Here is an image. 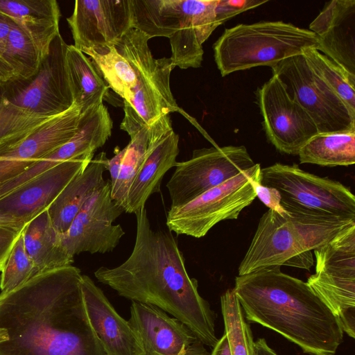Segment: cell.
<instances>
[{
    "label": "cell",
    "instance_id": "cell-1",
    "mask_svg": "<svg viewBox=\"0 0 355 355\" xmlns=\"http://www.w3.org/2000/svg\"><path fill=\"white\" fill-rule=\"evenodd\" d=\"M80 270L68 265L37 273L0 296V355H106L89 322Z\"/></svg>",
    "mask_w": 355,
    "mask_h": 355
},
{
    "label": "cell",
    "instance_id": "cell-2",
    "mask_svg": "<svg viewBox=\"0 0 355 355\" xmlns=\"http://www.w3.org/2000/svg\"><path fill=\"white\" fill-rule=\"evenodd\" d=\"M136 239L129 257L114 268L101 266L97 280L132 301L153 305L187 325L204 343L214 347L215 315L201 297L171 232L153 230L145 207L135 213Z\"/></svg>",
    "mask_w": 355,
    "mask_h": 355
},
{
    "label": "cell",
    "instance_id": "cell-3",
    "mask_svg": "<svg viewBox=\"0 0 355 355\" xmlns=\"http://www.w3.org/2000/svg\"><path fill=\"white\" fill-rule=\"evenodd\" d=\"M245 318L279 334L310 355H335L338 318L306 282L273 266L238 275L233 288Z\"/></svg>",
    "mask_w": 355,
    "mask_h": 355
},
{
    "label": "cell",
    "instance_id": "cell-4",
    "mask_svg": "<svg viewBox=\"0 0 355 355\" xmlns=\"http://www.w3.org/2000/svg\"><path fill=\"white\" fill-rule=\"evenodd\" d=\"M309 29L282 21L241 24L226 28L213 45L215 62L222 76L279 62L317 48Z\"/></svg>",
    "mask_w": 355,
    "mask_h": 355
},
{
    "label": "cell",
    "instance_id": "cell-5",
    "mask_svg": "<svg viewBox=\"0 0 355 355\" xmlns=\"http://www.w3.org/2000/svg\"><path fill=\"white\" fill-rule=\"evenodd\" d=\"M355 225V220L323 218L268 209L261 217L239 275L273 266H285L292 257L315 250Z\"/></svg>",
    "mask_w": 355,
    "mask_h": 355
},
{
    "label": "cell",
    "instance_id": "cell-6",
    "mask_svg": "<svg viewBox=\"0 0 355 355\" xmlns=\"http://www.w3.org/2000/svg\"><path fill=\"white\" fill-rule=\"evenodd\" d=\"M149 40L143 32L132 28L116 45L130 64L137 78L132 99L129 103L123 101L124 117L120 128L128 134L142 126H150L172 112L180 113L193 123L191 116L178 106L171 92L170 76L174 67L170 58H154Z\"/></svg>",
    "mask_w": 355,
    "mask_h": 355
},
{
    "label": "cell",
    "instance_id": "cell-7",
    "mask_svg": "<svg viewBox=\"0 0 355 355\" xmlns=\"http://www.w3.org/2000/svg\"><path fill=\"white\" fill-rule=\"evenodd\" d=\"M261 184L276 189L288 212L355 220V197L338 181L320 177L297 164L275 163L261 168Z\"/></svg>",
    "mask_w": 355,
    "mask_h": 355
},
{
    "label": "cell",
    "instance_id": "cell-8",
    "mask_svg": "<svg viewBox=\"0 0 355 355\" xmlns=\"http://www.w3.org/2000/svg\"><path fill=\"white\" fill-rule=\"evenodd\" d=\"M315 273L306 284L355 338V225L313 250Z\"/></svg>",
    "mask_w": 355,
    "mask_h": 355
},
{
    "label": "cell",
    "instance_id": "cell-9",
    "mask_svg": "<svg viewBox=\"0 0 355 355\" xmlns=\"http://www.w3.org/2000/svg\"><path fill=\"white\" fill-rule=\"evenodd\" d=\"M261 168L255 164L189 202L170 207L166 216L168 230L201 238L219 222L237 219L256 198L253 184L261 180Z\"/></svg>",
    "mask_w": 355,
    "mask_h": 355
},
{
    "label": "cell",
    "instance_id": "cell-10",
    "mask_svg": "<svg viewBox=\"0 0 355 355\" xmlns=\"http://www.w3.org/2000/svg\"><path fill=\"white\" fill-rule=\"evenodd\" d=\"M67 47L59 33L35 75L1 85L6 100L40 117L51 118L68 110L73 101L67 66Z\"/></svg>",
    "mask_w": 355,
    "mask_h": 355
},
{
    "label": "cell",
    "instance_id": "cell-11",
    "mask_svg": "<svg viewBox=\"0 0 355 355\" xmlns=\"http://www.w3.org/2000/svg\"><path fill=\"white\" fill-rule=\"evenodd\" d=\"M288 96L314 121L319 133L355 130V114L307 64L303 54L271 67Z\"/></svg>",
    "mask_w": 355,
    "mask_h": 355
},
{
    "label": "cell",
    "instance_id": "cell-12",
    "mask_svg": "<svg viewBox=\"0 0 355 355\" xmlns=\"http://www.w3.org/2000/svg\"><path fill=\"white\" fill-rule=\"evenodd\" d=\"M254 164L244 146L194 150L189 159L177 163L166 183L171 207L189 202Z\"/></svg>",
    "mask_w": 355,
    "mask_h": 355
},
{
    "label": "cell",
    "instance_id": "cell-13",
    "mask_svg": "<svg viewBox=\"0 0 355 355\" xmlns=\"http://www.w3.org/2000/svg\"><path fill=\"white\" fill-rule=\"evenodd\" d=\"M269 141L282 153L298 155L318 128L306 110L288 95L280 80L273 76L256 92Z\"/></svg>",
    "mask_w": 355,
    "mask_h": 355
},
{
    "label": "cell",
    "instance_id": "cell-14",
    "mask_svg": "<svg viewBox=\"0 0 355 355\" xmlns=\"http://www.w3.org/2000/svg\"><path fill=\"white\" fill-rule=\"evenodd\" d=\"M124 210L111 196V183L96 190L85 202L73 220L62 240L69 254L75 255L112 252L125 234L121 225L114 221Z\"/></svg>",
    "mask_w": 355,
    "mask_h": 355
},
{
    "label": "cell",
    "instance_id": "cell-15",
    "mask_svg": "<svg viewBox=\"0 0 355 355\" xmlns=\"http://www.w3.org/2000/svg\"><path fill=\"white\" fill-rule=\"evenodd\" d=\"M67 21L76 49L116 46L133 28L132 0H76Z\"/></svg>",
    "mask_w": 355,
    "mask_h": 355
},
{
    "label": "cell",
    "instance_id": "cell-16",
    "mask_svg": "<svg viewBox=\"0 0 355 355\" xmlns=\"http://www.w3.org/2000/svg\"><path fill=\"white\" fill-rule=\"evenodd\" d=\"M144 355H210L201 340L183 322L153 305L132 301L128 320Z\"/></svg>",
    "mask_w": 355,
    "mask_h": 355
},
{
    "label": "cell",
    "instance_id": "cell-17",
    "mask_svg": "<svg viewBox=\"0 0 355 355\" xmlns=\"http://www.w3.org/2000/svg\"><path fill=\"white\" fill-rule=\"evenodd\" d=\"M94 155L58 164L0 198V214L24 226L46 210L67 184L83 171Z\"/></svg>",
    "mask_w": 355,
    "mask_h": 355
},
{
    "label": "cell",
    "instance_id": "cell-18",
    "mask_svg": "<svg viewBox=\"0 0 355 355\" xmlns=\"http://www.w3.org/2000/svg\"><path fill=\"white\" fill-rule=\"evenodd\" d=\"M80 116V110L73 104L64 112L50 118L19 144L0 153V185L69 141L77 131Z\"/></svg>",
    "mask_w": 355,
    "mask_h": 355
},
{
    "label": "cell",
    "instance_id": "cell-19",
    "mask_svg": "<svg viewBox=\"0 0 355 355\" xmlns=\"http://www.w3.org/2000/svg\"><path fill=\"white\" fill-rule=\"evenodd\" d=\"M179 152V136L173 129L170 115L162 116L150 125L148 153L129 189L125 212L135 214L145 207L153 193L159 191L164 175L178 163Z\"/></svg>",
    "mask_w": 355,
    "mask_h": 355
},
{
    "label": "cell",
    "instance_id": "cell-20",
    "mask_svg": "<svg viewBox=\"0 0 355 355\" xmlns=\"http://www.w3.org/2000/svg\"><path fill=\"white\" fill-rule=\"evenodd\" d=\"M80 286L89 322L106 355H144L130 322L118 314L94 281L82 275Z\"/></svg>",
    "mask_w": 355,
    "mask_h": 355
},
{
    "label": "cell",
    "instance_id": "cell-21",
    "mask_svg": "<svg viewBox=\"0 0 355 355\" xmlns=\"http://www.w3.org/2000/svg\"><path fill=\"white\" fill-rule=\"evenodd\" d=\"M316 49L355 78V0H332L309 25Z\"/></svg>",
    "mask_w": 355,
    "mask_h": 355
},
{
    "label": "cell",
    "instance_id": "cell-22",
    "mask_svg": "<svg viewBox=\"0 0 355 355\" xmlns=\"http://www.w3.org/2000/svg\"><path fill=\"white\" fill-rule=\"evenodd\" d=\"M218 0H182L178 31L169 37L172 65L198 68L203 60L202 44L218 26L216 7Z\"/></svg>",
    "mask_w": 355,
    "mask_h": 355
},
{
    "label": "cell",
    "instance_id": "cell-23",
    "mask_svg": "<svg viewBox=\"0 0 355 355\" xmlns=\"http://www.w3.org/2000/svg\"><path fill=\"white\" fill-rule=\"evenodd\" d=\"M108 159L105 152L98 153L49 207L50 220L58 232L64 234L68 230L85 202L106 183L103 173L107 170Z\"/></svg>",
    "mask_w": 355,
    "mask_h": 355
},
{
    "label": "cell",
    "instance_id": "cell-24",
    "mask_svg": "<svg viewBox=\"0 0 355 355\" xmlns=\"http://www.w3.org/2000/svg\"><path fill=\"white\" fill-rule=\"evenodd\" d=\"M0 12L33 40L44 58L60 33L61 12L55 0H0Z\"/></svg>",
    "mask_w": 355,
    "mask_h": 355
},
{
    "label": "cell",
    "instance_id": "cell-25",
    "mask_svg": "<svg viewBox=\"0 0 355 355\" xmlns=\"http://www.w3.org/2000/svg\"><path fill=\"white\" fill-rule=\"evenodd\" d=\"M25 249L39 272L71 265L62 234L53 226L47 209L30 220L22 230Z\"/></svg>",
    "mask_w": 355,
    "mask_h": 355
},
{
    "label": "cell",
    "instance_id": "cell-26",
    "mask_svg": "<svg viewBox=\"0 0 355 355\" xmlns=\"http://www.w3.org/2000/svg\"><path fill=\"white\" fill-rule=\"evenodd\" d=\"M66 58L73 104L80 114L102 103L109 87L90 58L73 44L68 45Z\"/></svg>",
    "mask_w": 355,
    "mask_h": 355
},
{
    "label": "cell",
    "instance_id": "cell-27",
    "mask_svg": "<svg viewBox=\"0 0 355 355\" xmlns=\"http://www.w3.org/2000/svg\"><path fill=\"white\" fill-rule=\"evenodd\" d=\"M301 164L323 166H350L355 163V130L318 133L300 149Z\"/></svg>",
    "mask_w": 355,
    "mask_h": 355
},
{
    "label": "cell",
    "instance_id": "cell-28",
    "mask_svg": "<svg viewBox=\"0 0 355 355\" xmlns=\"http://www.w3.org/2000/svg\"><path fill=\"white\" fill-rule=\"evenodd\" d=\"M81 51L89 56L109 88L124 101L129 103L133 98L136 87V74L129 62L118 51L116 46L96 50L85 48Z\"/></svg>",
    "mask_w": 355,
    "mask_h": 355
},
{
    "label": "cell",
    "instance_id": "cell-29",
    "mask_svg": "<svg viewBox=\"0 0 355 355\" xmlns=\"http://www.w3.org/2000/svg\"><path fill=\"white\" fill-rule=\"evenodd\" d=\"M130 141L123 148L125 153L118 178L111 185L112 198L123 209L129 189L147 155L150 126H142L129 134Z\"/></svg>",
    "mask_w": 355,
    "mask_h": 355
},
{
    "label": "cell",
    "instance_id": "cell-30",
    "mask_svg": "<svg viewBox=\"0 0 355 355\" xmlns=\"http://www.w3.org/2000/svg\"><path fill=\"white\" fill-rule=\"evenodd\" d=\"M0 55L12 68L15 78L26 80L35 75L44 58L33 40L15 23Z\"/></svg>",
    "mask_w": 355,
    "mask_h": 355
},
{
    "label": "cell",
    "instance_id": "cell-31",
    "mask_svg": "<svg viewBox=\"0 0 355 355\" xmlns=\"http://www.w3.org/2000/svg\"><path fill=\"white\" fill-rule=\"evenodd\" d=\"M221 312L232 355H254V341L233 288L220 296Z\"/></svg>",
    "mask_w": 355,
    "mask_h": 355
},
{
    "label": "cell",
    "instance_id": "cell-32",
    "mask_svg": "<svg viewBox=\"0 0 355 355\" xmlns=\"http://www.w3.org/2000/svg\"><path fill=\"white\" fill-rule=\"evenodd\" d=\"M49 119L32 115L8 102L0 85V153L25 139Z\"/></svg>",
    "mask_w": 355,
    "mask_h": 355
},
{
    "label": "cell",
    "instance_id": "cell-33",
    "mask_svg": "<svg viewBox=\"0 0 355 355\" xmlns=\"http://www.w3.org/2000/svg\"><path fill=\"white\" fill-rule=\"evenodd\" d=\"M313 70L355 114V78L315 48L303 52Z\"/></svg>",
    "mask_w": 355,
    "mask_h": 355
},
{
    "label": "cell",
    "instance_id": "cell-34",
    "mask_svg": "<svg viewBox=\"0 0 355 355\" xmlns=\"http://www.w3.org/2000/svg\"><path fill=\"white\" fill-rule=\"evenodd\" d=\"M39 272L26 252L21 231L1 271L0 296L11 292Z\"/></svg>",
    "mask_w": 355,
    "mask_h": 355
},
{
    "label": "cell",
    "instance_id": "cell-35",
    "mask_svg": "<svg viewBox=\"0 0 355 355\" xmlns=\"http://www.w3.org/2000/svg\"><path fill=\"white\" fill-rule=\"evenodd\" d=\"M261 0H218L216 7V19L218 26L236 15L264 4Z\"/></svg>",
    "mask_w": 355,
    "mask_h": 355
},
{
    "label": "cell",
    "instance_id": "cell-36",
    "mask_svg": "<svg viewBox=\"0 0 355 355\" xmlns=\"http://www.w3.org/2000/svg\"><path fill=\"white\" fill-rule=\"evenodd\" d=\"M261 180L253 184L256 198H258L269 209L273 210L281 216H285L286 211L281 205V196L279 191L273 188L261 184Z\"/></svg>",
    "mask_w": 355,
    "mask_h": 355
},
{
    "label": "cell",
    "instance_id": "cell-37",
    "mask_svg": "<svg viewBox=\"0 0 355 355\" xmlns=\"http://www.w3.org/2000/svg\"><path fill=\"white\" fill-rule=\"evenodd\" d=\"M23 229L0 226V271L1 272L13 245Z\"/></svg>",
    "mask_w": 355,
    "mask_h": 355
},
{
    "label": "cell",
    "instance_id": "cell-38",
    "mask_svg": "<svg viewBox=\"0 0 355 355\" xmlns=\"http://www.w3.org/2000/svg\"><path fill=\"white\" fill-rule=\"evenodd\" d=\"M313 264V257L311 251L302 252L286 261L285 266L309 270Z\"/></svg>",
    "mask_w": 355,
    "mask_h": 355
},
{
    "label": "cell",
    "instance_id": "cell-39",
    "mask_svg": "<svg viewBox=\"0 0 355 355\" xmlns=\"http://www.w3.org/2000/svg\"><path fill=\"white\" fill-rule=\"evenodd\" d=\"M14 21L0 12V51L3 47Z\"/></svg>",
    "mask_w": 355,
    "mask_h": 355
},
{
    "label": "cell",
    "instance_id": "cell-40",
    "mask_svg": "<svg viewBox=\"0 0 355 355\" xmlns=\"http://www.w3.org/2000/svg\"><path fill=\"white\" fill-rule=\"evenodd\" d=\"M15 78V73L10 64L0 55V85Z\"/></svg>",
    "mask_w": 355,
    "mask_h": 355
},
{
    "label": "cell",
    "instance_id": "cell-41",
    "mask_svg": "<svg viewBox=\"0 0 355 355\" xmlns=\"http://www.w3.org/2000/svg\"><path fill=\"white\" fill-rule=\"evenodd\" d=\"M210 355H232L229 341L225 334L218 339Z\"/></svg>",
    "mask_w": 355,
    "mask_h": 355
},
{
    "label": "cell",
    "instance_id": "cell-42",
    "mask_svg": "<svg viewBox=\"0 0 355 355\" xmlns=\"http://www.w3.org/2000/svg\"><path fill=\"white\" fill-rule=\"evenodd\" d=\"M254 355H279L272 349L264 338H259L254 342Z\"/></svg>",
    "mask_w": 355,
    "mask_h": 355
},
{
    "label": "cell",
    "instance_id": "cell-43",
    "mask_svg": "<svg viewBox=\"0 0 355 355\" xmlns=\"http://www.w3.org/2000/svg\"><path fill=\"white\" fill-rule=\"evenodd\" d=\"M0 226L17 229H23L24 227L16 220L3 214H0Z\"/></svg>",
    "mask_w": 355,
    "mask_h": 355
},
{
    "label": "cell",
    "instance_id": "cell-44",
    "mask_svg": "<svg viewBox=\"0 0 355 355\" xmlns=\"http://www.w3.org/2000/svg\"><path fill=\"white\" fill-rule=\"evenodd\" d=\"M6 340V332L5 329L0 328V343Z\"/></svg>",
    "mask_w": 355,
    "mask_h": 355
},
{
    "label": "cell",
    "instance_id": "cell-45",
    "mask_svg": "<svg viewBox=\"0 0 355 355\" xmlns=\"http://www.w3.org/2000/svg\"><path fill=\"white\" fill-rule=\"evenodd\" d=\"M178 355H187V353H186V352H182L180 353Z\"/></svg>",
    "mask_w": 355,
    "mask_h": 355
}]
</instances>
